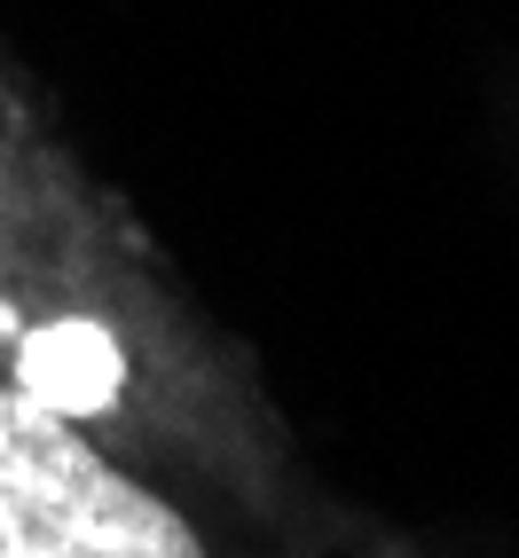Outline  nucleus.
Returning <instances> with one entry per match:
<instances>
[{
  "instance_id": "obj_1",
  "label": "nucleus",
  "mask_w": 519,
  "mask_h": 558,
  "mask_svg": "<svg viewBox=\"0 0 519 558\" xmlns=\"http://www.w3.org/2000/svg\"><path fill=\"white\" fill-rule=\"evenodd\" d=\"M0 558H205V543L110 472L63 409L0 386Z\"/></svg>"
},
{
  "instance_id": "obj_2",
  "label": "nucleus",
  "mask_w": 519,
  "mask_h": 558,
  "mask_svg": "<svg viewBox=\"0 0 519 558\" xmlns=\"http://www.w3.org/2000/svg\"><path fill=\"white\" fill-rule=\"evenodd\" d=\"M16 386L32 401L63 409V417H95V409H110V393H119V339H110L102 323H40L24 330L16 347Z\"/></svg>"
}]
</instances>
